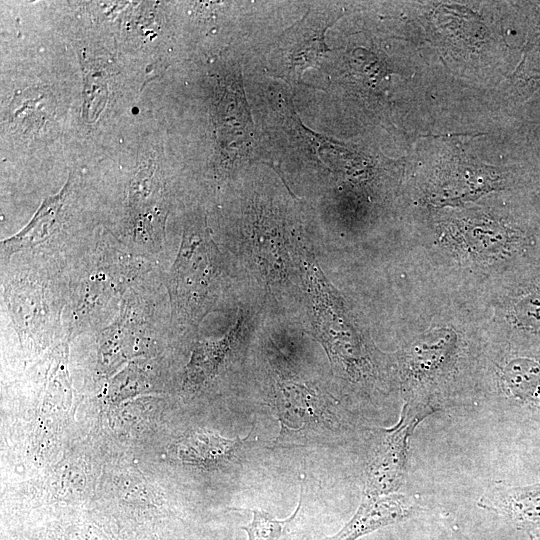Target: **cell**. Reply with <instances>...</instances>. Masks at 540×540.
Wrapping results in <instances>:
<instances>
[{
  "label": "cell",
  "mask_w": 540,
  "mask_h": 540,
  "mask_svg": "<svg viewBox=\"0 0 540 540\" xmlns=\"http://www.w3.org/2000/svg\"><path fill=\"white\" fill-rule=\"evenodd\" d=\"M434 412L424 401L407 402L399 422L386 431L367 469L365 495H388L395 492L405 476L407 444L416 426Z\"/></svg>",
  "instance_id": "4"
},
{
  "label": "cell",
  "mask_w": 540,
  "mask_h": 540,
  "mask_svg": "<svg viewBox=\"0 0 540 540\" xmlns=\"http://www.w3.org/2000/svg\"><path fill=\"white\" fill-rule=\"evenodd\" d=\"M274 397L281 424L278 443H301L332 423L328 401L315 389L278 380Z\"/></svg>",
  "instance_id": "5"
},
{
  "label": "cell",
  "mask_w": 540,
  "mask_h": 540,
  "mask_svg": "<svg viewBox=\"0 0 540 540\" xmlns=\"http://www.w3.org/2000/svg\"><path fill=\"white\" fill-rule=\"evenodd\" d=\"M224 284V266L205 218L184 228L168 281L173 315L181 325L198 326L213 309Z\"/></svg>",
  "instance_id": "1"
},
{
  "label": "cell",
  "mask_w": 540,
  "mask_h": 540,
  "mask_svg": "<svg viewBox=\"0 0 540 540\" xmlns=\"http://www.w3.org/2000/svg\"><path fill=\"white\" fill-rule=\"evenodd\" d=\"M298 258L317 338L335 367L349 376H356L364 370L365 355L343 303L306 248L298 253Z\"/></svg>",
  "instance_id": "2"
},
{
  "label": "cell",
  "mask_w": 540,
  "mask_h": 540,
  "mask_svg": "<svg viewBox=\"0 0 540 540\" xmlns=\"http://www.w3.org/2000/svg\"><path fill=\"white\" fill-rule=\"evenodd\" d=\"M59 202V196L47 200L29 225L13 238L4 241L5 252L12 253L42 242L54 224V215L59 208Z\"/></svg>",
  "instance_id": "10"
},
{
  "label": "cell",
  "mask_w": 540,
  "mask_h": 540,
  "mask_svg": "<svg viewBox=\"0 0 540 540\" xmlns=\"http://www.w3.org/2000/svg\"><path fill=\"white\" fill-rule=\"evenodd\" d=\"M502 385L518 402L540 408V357L522 355L511 359L502 369Z\"/></svg>",
  "instance_id": "9"
},
{
  "label": "cell",
  "mask_w": 540,
  "mask_h": 540,
  "mask_svg": "<svg viewBox=\"0 0 540 540\" xmlns=\"http://www.w3.org/2000/svg\"><path fill=\"white\" fill-rule=\"evenodd\" d=\"M530 540H540V527L527 531Z\"/></svg>",
  "instance_id": "13"
},
{
  "label": "cell",
  "mask_w": 540,
  "mask_h": 540,
  "mask_svg": "<svg viewBox=\"0 0 540 540\" xmlns=\"http://www.w3.org/2000/svg\"><path fill=\"white\" fill-rule=\"evenodd\" d=\"M453 344V339L445 334L435 342L428 340L414 345L409 359L411 371L424 376L438 370L450 356Z\"/></svg>",
  "instance_id": "11"
},
{
  "label": "cell",
  "mask_w": 540,
  "mask_h": 540,
  "mask_svg": "<svg viewBox=\"0 0 540 540\" xmlns=\"http://www.w3.org/2000/svg\"><path fill=\"white\" fill-rule=\"evenodd\" d=\"M247 438L228 439L206 430H198L181 441L178 455L190 464L218 466L231 461Z\"/></svg>",
  "instance_id": "8"
},
{
  "label": "cell",
  "mask_w": 540,
  "mask_h": 540,
  "mask_svg": "<svg viewBox=\"0 0 540 540\" xmlns=\"http://www.w3.org/2000/svg\"><path fill=\"white\" fill-rule=\"evenodd\" d=\"M340 17L327 6H312L276 40L268 57L269 72L289 84H297L302 73L316 67L327 52L325 33Z\"/></svg>",
  "instance_id": "3"
},
{
  "label": "cell",
  "mask_w": 540,
  "mask_h": 540,
  "mask_svg": "<svg viewBox=\"0 0 540 540\" xmlns=\"http://www.w3.org/2000/svg\"><path fill=\"white\" fill-rule=\"evenodd\" d=\"M300 507L301 501L295 512L284 520L275 519L264 511L251 510L252 521L242 528L247 533L248 540H284L285 534L296 518Z\"/></svg>",
  "instance_id": "12"
},
{
  "label": "cell",
  "mask_w": 540,
  "mask_h": 540,
  "mask_svg": "<svg viewBox=\"0 0 540 540\" xmlns=\"http://www.w3.org/2000/svg\"><path fill=\"white\" fill-rule=\"evenodd\" d=\"M416 509V505L403 495H365L343 528L323 540H357L379 528L406 520L416 513Z\"/></svg>",
  "instance_id": "6"
},
{
  "label": "cell",
  "mask_w": 540,
  "mask_h": 540,
  "mask_svg": "<svg viewBox=\"0 0 540 540\" xmlns=\"http://www.w3.org/2000/svg\"><path fill=\"white\" fill-rule=\"evenodd\" d=\"M478 506L507 518L520 529L540 527V484H494L481 496Z\"/></svg>",
  "instance_id": "7"
}]
</instances>
